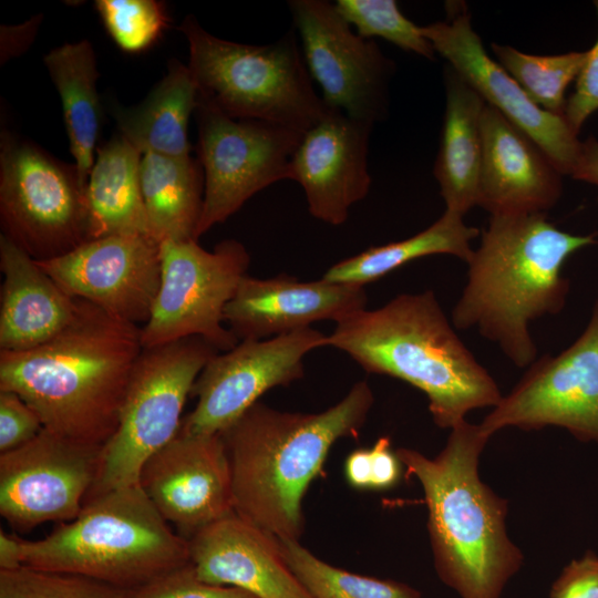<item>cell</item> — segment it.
Segmentation results:
<instances>
[{
	"label": "cell",
	"instance_id": "obj_1",
	"mask_svg": "<svg viewBox=\"0 0 598 598\" xmlns=\"http://www.w3.org/2000/svg\"><path fill=\"white\" fill-rule=\"evenodd\" d=\"M78 300L71 322L25 351H0V391L19 394L43 427L104 445L116 430L142 327Z\"/></svg>",
	"mask_w": 598,
	"mask_h": 598
},
{
	"label": "cell",
	"instance_id": "obj_2",
	"mask_svg": "<svg viewBox=\"0 0 598 598\" xmlns=\"http://www.w3.org/2000/svg\"><path fill=\"white\" fill-rule=\"evenodd\" d=\"M595 244L549 223L546 214L491 215L481 244L466 262L467 280L452 311L455 328L476 329L518 368L537 359L529 324L559 313L569 281L565 261Z\"/></svg>",
	"mask_w": 598,
	"mask_h": 598
},
{
	"label": "cell",
	"instance_id": "obj_3",
	"mask_svg": "<svg viewBox=\"0 0 598 598\" xmlns=\"http://www.w3.org/2000/svg\"><path fill=\"white\" fill-rule=\"evenodd\" d=\"M367 381L318 413L257 402L220 433L229 460L234 512L278 538L302 532V497L331 446L357 436L373 404Z\"/></svg>",
	"mask_w": 598,
	"mask_h": 598
},
{
	"label": "cell",
	"instance_id": "obj_4",
	"mask_svg": "<svg viewBox=\"0 0 598 598\" xmlns=\"http://www.w3.org/2000/svg\"><path fill=\"white\" fill-rule=\"evenodd\" d=\"M488 440L480 424L464 420L433 458L415 450L395 451L422 486L437 575L461 598H499L524 559L507 535L506 499L478 474Z\"/></svg>",
	"mask_w": 598,
	"mask_h": 598
},
{
	"label": "cell",
	"instance_id": "obj_5",
	"mask_svg": "<svg viewBox=\"0 0 598 598\" xmlns=\"http://www.w3.org/2000/svg\"><path fill=\"white\" fill-rule=\"evenodd\" d=\"M328 346L367 372L390 375L421 390L434 423L452 429L475 409L503 398L488 371L466 348L435 293H402L337 323Z\"/></svg>",
	"mask_w": 598,
	"mask_h": 598
},
{
	"label": "cell",
	"instance_id": "obj_6",
	"mask_svg": "<svg viewBox=\"0 0 598 598\" xmlns=\"http://www.w3.org/2000/svg\"><path fill=\"white\" fill-rule=\"evenodd\" d=\"M21 564L136 589L189 563L174 532L138 484L85 502L80 514L37 540L20 538Z\"/></svg>",
	"mask_w": 598,
	"mask_h": 598
},
{
	"label": "cell",
	"instance_id": "obj_7",
	"mask_svg": "<svg viewBox=\"0 0 598 598\" xmlns=\"http://www.w3.org/2000/svg\"><path fill=\"white\" fill-rule=\"evenodd\" d=\"M179 30L188 42L187 66L199 103L231 118L269 122L301 133L331 110L313 89L293 28L266 45L217 38L192 14Z\"/></svg>",
	"mask_w": 598,
	"mask_h": 598
},
{
	"label": "cell",
	"instance_id": "obj_8",
	"mask_svg": "<svg viewBox=\"0 0 598 598\" xmlns=\"http://www.w3.org/2000/svg\"><path fill=\"white\" fill-rule=\"evenodd\" d=\"M218 352L202 337L143 349L86 501L138 483L145 461L178 434L186 400L206 363Z\"/></svg>",
	"mask_w": 598,
	"mask_h": 598
},
{
	"label": "cell",
	"instance_id": "obj_9",
	"mask_svg": "<svg viewBox=\"0 0 598 598\" xmlns=\"http://www.w3.org/2000/svg\"><path fill=\"white\" fill-rule=\"evenodd\" d=\"M0 221L1 235L38 261L63 256L87 241L86 186L76 166L2 131Z\"/></svg>",
	"mask_w": 598,
	"mask_h": 598
},
{
	"label": "cell",
	"instance_id": "obj_10",
	"mask_svg": "<svg viewBox=\"0 0 598 598\" xmlns=\"http://www.w3.org/2000/svg\"><path fill=\"white\" fill-rule=\"evenodd\" d=\"M161 285L150 319L142 326L143 348H153L189 337H202L219 352L239 342L224 326V311L250 257L238 240L227 239L212 251L197 240L161 243Z\"/></svg>",
	"mask_w": 598,
	"mask_h": 598
},
{
	"label": "cell",
	"instance_id": "obj_11",
	"mask_svg": "<svg viewBox=\"0 0 598 598\" xmlns=\"http://www.w3.org/2000/svg\"><path fill=\"white\" fill-rule=\"evenodd\" d=\"M195 114L204 172L197 240L258 192L290 179L291 159L303 133L269 122L231 118L199 102Z\"/></svg>",
	"mask_w": 598,
	"mask_h": 598
},
{
	"label": "cell",
	"instance_id": "obj_12",
	"mask_svg": "<svg viewBox=\"0 0 598 598\" xmlns=\"http://www.w3.org/2000/svg\"><path fill=\"white\" fill-rule=\"evenodd\" d=\"M480 426L489 437L508 426H559L598 444V298L581 334L557 355L530 363Z\"/></svg>",
	"mask_w": 598,
	"mask_h": 598
},
{
	"label": "cell",
	"instance_id": "obj_13",
	"mask_svg": "<svg viewBox=\"0 0 598 598\" xmlns=\"http://www.w3.org/2000/svg\"><path fill=\"white\" fill-rule=\"evenodd\" d=\"M309 74L331 109L374 124L385 117L394 71L372 39L359 35L326 0L288 2Z\"/></svg>",
	"mask_w": 598,
	"mask_h": 598
},
{
	"label": "cell",
	"instance_id": "obj_14",
	"mask_svg": "<svg viewBox=\"0 0 598 598\" xmlns=\"http://www.w3.org/2000/svg\"><path fill=\"white\" fill-rule=\"evenodd\" d=\"M103 445L42 429L28 443L0 453V514L28 532L74 519L97 477Z\"/></svg>",
	"mask_w": 598,
	"mask_h": 598
},
{
	"label": "cell",
	"instance_id": "obj_15",
	"mask_svg": "<svg viewBox=\"0 0 598 598\" xmlns=\"http://www.w3.org/2000/svg\"><path fill=\"white\" fill-rule=\"evenodd\" d=\"M328 346V336L311 327L262 340H243L218 352L199 373L190 396L194 410L183 417L179 432L220 434L258 399L276 386H287L305 374L303 358Z\"/></svg>",
	"mask_w": 598,
	"mask_h": 598
},
{
	"label": "cell",
	"instance_id": "obj_16",
	"mask_svg": "<svg viewBox=\"0 0 598 598\" xmlns=\"http://www.w3.org/2000/svg\"><path fill=\"white\" fill-rule=\"evenodd\" d=\"M35 261L70 297L137 326L150 319L162 272L161 243L154 237L111 235Z\"/></svg>",
	"mask_w": 598,
	"mask_h": 598
},
{
	"label": "cell",
	"instance_id": "obj_17",
	"mask_svg": "<svg viewBox=\"0 0 598 598\" xmlns=\"http://www.w3.org/2000/svg\"><path fill=\"white\" fill-rule=\"evenodd\" d=\"M422 31L434 51L448 61L486 104L530 137L561 175H571L581 148L577 133L564 116L535 104L516 80L486 53L465 9L446 21L422 27Z\"/></svg>",
	"mask_w": 598,
	"mask_h": 598
},
{
	"label": "cell",
	"instance_id": "obj_18",
	"mask_svg": "<svg viewBox=\"0 0 598 598\" xmlns=\"http://www.w3.org/2000/svg\"><path fill=\"white\" fill-rule=\"evenodd\" d=\"M140 487L185 539L234 512L231 473L220 434H178L143 464Z\"/></svg>",
	"mask_w": 598,
	"mask_h": 598
},
{
	"label": "cell",
	"instance_id": "obj_19",
	"mask_svg": "<svg viewBox=\"0 0 598 598\" xmlns=\"http://www.w3.org/2000/svg\"><path fill=\"white\" fill-rule=\"evenodd\" d=\"M373 124L330 110L306 131L292 156L290 181L303 189L309 213L338 226L369 193L370 133Z\"/></svg>",
	"mask_w": 598,
	"mask_h": 598
},
{
	"label": "cell",
	"instance_id": "obj_20",
	"mask_svg": "<svg viewBox=\"0 0 598 598\" xmlns=\"http://www.w3.org/2000/svg\"><path fill=\"white\" fill-rule=\"evenodd\" d=\"M363 287L301 281L288 275L260 279L244 276L224 311L228 329L243 340H262L309 328L321 320L336 323L365 309Z\"/></svg>",
	"mask_w": 598,
	"mask_h": 598
},
{
	"label": "cell",
	"instance_id": "obj_21",
	"mask_svg": "<svg viewBox=\"0 0 598 598\" xmlns=\"http://www.w3.org/2000/svg\"><path fill=\"white\" fill-rule=\"evenodd\" d=\"M481 133L477 205L491 215L546 214L561 194V174L551 159L488 104Z\"/></svg>",
	"mask_w": 598,
	"mask_h": 598
},
{
	"label": "cell",
	"instance_id": "obj_22",
	"mask_svg": "<svg viewBox=\"0 0 598 598\" xmlns=\"http://www.w3.org/2000/svg\"><path fill=\"white\" fill-rule=\"evenodd\" d=\"M189 564L204 582L258 598H312L282 558L278 537L235 512L188 539Z\"/></svg>",
	"mask_w": 598,
	"mask_h": 598
},
{
	"label": "cell",
	"instance_id": "obj_23",
	"mask_svg": "<svg viewBox=\"0 0 598 598\" xmlns=\"http://www.w3.org/2000/svg\"><path fill=\"white\" fill-rule=\"evenodd\" d=\"M0 351H25L61 332L73 319L70 297L28 254L0 236Z\"/></svg>",
	"mask_w": 598,
	"mask_h": 598
},
{
	"label": "cell",
	"instance_id": "obj_24",
	"mask_svg": "<svg viewBox=\"0 0 598 598\" xmlns=\"http://www.w3.org/2000/svg\"><path fill=\"white\" fill-rule=\"evenodd\" d=\"M446 107L434 176L447 210L464 216L477 205L482 165L481 115L485 101L450 65Z\"/></svg>",
	"mask_w": 598,
	"mask_h": 598
},
{
	"label": "cell",
	"instance_id": "obj_25",
	"mask_svg": "<svg viewBox=\"0 0 598 598\" xmlns=\"http://www.w3.org/2000/svg\"><path fill=\"white\" fill-rule=\"evenodd\" d=\"M141 158L121 134L97 148L86 184L89 240L120 234L154 237L141 189Z\"/></svg>",
	"mask_w": 598,
	"mask_h": 598
},
{
	"label": "cell",
	"instance_id": "obj_26",
	"mask_svg": "<svg viewBox=\"0 0 598 598\" xmlns=\"http://www.w3.org/2000/svg\"><path fill=\"white\" fill-rule=\"evenodd\" d=\"M198 103V91L187 65L168 62L167 74L137 105L114 110L120 134L142 154L171 157L190 155L188 121Z\"/></svg>",
	"mask_w": 598,
	"mask_h": 598
},
{
	"label": "cell",
	"instance_id": "obj_27",
	"mask_svg": "<svg viewBox=\"0 0 598 598\" xmlns=\"http://www.w3.org/2000/svg\"><path fill=\"white\" fill-rule=\"evenodd\" d=\"M43 61L61 99L74 165L86 186L102 118L94 49L89 40L65 43L51 50Z\"/></svg>",
	"mask_w": 598,
	"mask_h": 598
},
{
	"label": "cell",
	"instance_id": "obj_28",
	"mask_svg": "<svg viewBox=\"0 0 598 598\" xmlns=\"http://www.w3.org/2000/svg\"><path fill=\"white\" fill-rule=\"evenodd\" d=\"M140 182L153 236L194 239L203 212L204 172L198 159L142 154Z\"/></svg>",
	"mask_w": 598,
	"mask_h": 598
},
{
	"label": "cell",
	"instance_id": "obj_29",
	"mask_svg": "<svg viewBox=\"0 0 598 598\" xmlns=\"http://www.w3.org/2000/svg\"><path fill=\"white\" fill-rule=\"evenodd\" d=\"M480 234L467 226L463 216L445 209L443 215L424 230L403 240L389 243L332 265L323 279L363 287L401 266L431 255H452L467 262L473 254L471 243Z\"/></svg>",
	"mask_w": 598,
	"mask_h": 598
},
{
	"label": "cell",
	"instance_id": "obj_30",
	"mask_svg": "<svg viewBox=\"0 0 598 598\" xmlns=\"http://www.w3.org/2000/svg\"><path fill=\"white\" fill-rule=\"evenodd\" d=\"M287 566L312 598H422L413 587L337 568L297 539L278 538Z\"/></svg>",
	"mask_w": 598,
	"mask_h": 598
},
{
	"label": "cell",
	"instance_id": "obj_31",
	"mask_svg": "<svg viewBox=\"0 0 598 598\" xmlns=\"http://www.w3.org/2000/svg\"><path fill=\"white\" fill-rule=\"evenodd\" d=\"M492 49L498 63L516 80L535 104L547 112L564 116L565 92L580 73L587 51L534 55L495 43L492 44Z\"/></svg>",
	"mask_w": 598,
	"mask_h": 598
},
{
	"label": "cell",
	"instance_id": "obj_32",
	"mask_svg": "<svg viewBox=\"0 0 598 598\" xmlns=\"http://www.w3.org/2000/svg\"><path fill=\"white\" fill-rule=\"evenodd\" d=\"M340 14L365 38H382L400 49L433 60L435 51L422 27L409 20L394 0H338Z\"/></svg>",
	"mask_w": 598,
	"mask_h": 598
},
{
	"label": "cell",
	"instance_id": "obj_33",
	"mask_svg": "<svg viewBox=\"0 0 598 598\" xmlns=\"http://www.w3.org/2000/svg\"><path fill=\"white\" fill-rule=\"evenodd\" d=\"M0 598H132V594L81 575L20 566L0 570Z\"/></svg>",
	"mask_w": 598,
	"mask_h": 598
},
{
	"label": "cell",
	"instance_id": "obj_34",
	"mask_svg": "<svg viewBox=\"0 0 598 598\" xmlns=\"http://www.w3.org/2000/svg\"><path fill=\"white\" fill-rule=\"evenodd\" d=\"M94 6L113 41L131 53L153 45L168 22L164 3L155 0H96Z\"/></svg>",
	"mask_w": 598,
	"mask_h": 598
},
{
	"label": "cell",
	"instance_id": "obj_35",
	"mask_svg": "<svg viewBox=\"0 0 598 598\" xmlns=\"http://www.w3.org/2000/svg\"><path fill=\"white\" fill-rule=\"evenodd\" d=\"M131 594L132 598H258L236 587L202 581L189 563L131 590Z\"/></svg>",
	"mask_w": 598,
	"mask_h": 598
},
{
	"label": "cell",
	"instance_id": "obj_36",
	"mask_svg": "<svg viewBox=\"0 0 598 598\" xmlns=\"http://www.w3.org/2000/svg\"><path fill=\"white\" fill-rule=\"evenodd\" d=\"M42 429L38 413L19 394L0 391V453L28 443Z\"/></svg>",
	"mask_w": 598,
	"mask_h": 598
},
{
	"label": "cell",
	"instance_id": "obj_37",
	"mask_svg": "<svg viewBox=\"0 0 598 598\" xmlns=\"http://www.w3.org/2000/svg\"><path fill=\"white\" fill-rule=\"evenodd\" d=\"M598 14V0L595 1ZM598 110V39L587 51L586 61L576 79L574 93L566 100L564 117L578 134L585 121Z\"/></svg>",
	"mask_w": 598,
	"mask_h": 598
},
{
	"label": "cell",
	"instance_id": "obj_38",
	"mask_svg": "<svg viewBox=\"0 0 598 598\" xmlns=\"http://www.w3.org/2000/svg\"><path fill=\"white\" fill-rule=\"evenodd\" d=\"M550 598H598V555L571 560L553 584Z\"/></svg>",
	"mask_w": 598,
	"mask_h": 598
},
{
	"label": "cell",
	"instance_id": "obj_39",
	"mask_svg": "<svg viewBox=\"0 0 598 598\" xmlns=\"http://www.w3.org/2000/svg\"><path fill=\"white\" fill-rule=\"evenodd\" d=\"M371 488L384 489L395 485L400 477V464L390 439L380 437L370 448Z\"/></svg>",
	"mask_w": 598,
	"mask_h": 598
},
{
	"label": "cell",
	"instance_id": "obj_40",
	"mask_svg": "<svg viewBox=\"0 0 598 598\" xmlns=\"http://www.w3.org/2000/svg\"><path fill=\"white\" fill-rule=\"evenodd\" d=\"M42 21V14L16 25L0 27V63L24 53L32 44Z\"/></svg>",
	"mask_w": 598,
	"mask_h": 598
},
{
	"label": "cell",
	"instance_id": "obj_41",
	"mask_svg": "<svg viewBox=\"0 0 598 598\" xmlns=\"http://www.w3.org/2000/svg\"><path fill=\"white\" fill-rule=\"evenodd\" d=\"M571 177L598 186V141L594 137L581 143Z\"/></svg>",
	"mask_w": 598,
	"mask_h": 598
},
{
	"label": "cell",
	"instance_id": "obj_42",
	"mask_svg": "<svg viewBox=\"0 0 598 598\" xmlns=\"http://www.w3.org/2000/svg\"><path fill=\"white\" fill-rule=\"evenodd\" d=\"M344 472L351 486L371 488L370 448L353 451L346 461Z\"/></svg>",
	"mask_w": 598,
	"mask_h": 598
},
{
	"label": "cell",
	"instance_id": "obj_43",
	"mask_svg": "<svg viewBox=\"0 0 598 598\" xmlns=\"http://www.w3.org/2000/svg\"><path fill=\"white\" fill-rule=\"evenodd\" d=\"M22 566L20 537L0 530V570H11Z\"/></svg>",
	"mask_w": 598,
	"mask_h": 598
}]
</instances>
